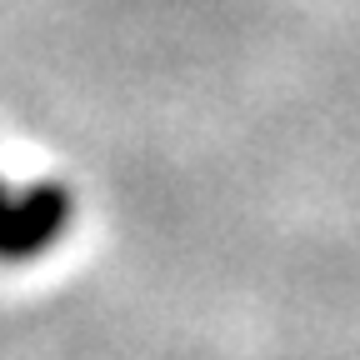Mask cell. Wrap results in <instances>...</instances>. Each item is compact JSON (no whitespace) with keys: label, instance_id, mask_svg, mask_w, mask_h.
I'll list each match as a JSON object with an SVG mask.
<instances>
[{"label":"cell","instance_id":"6da1fadb","mask_svg":"<svg viewBox=\"0 0 360 360\" xmlns=\"http://www.w3.org/2000/svg\"><path fill=\"white\" fill-rule=\"evenodd\" d=\"M70 225V200L56 186H15L0 175V265L51 255Z\"/></svg>","mask_w":360,"mask_h":360}]
</instances>
